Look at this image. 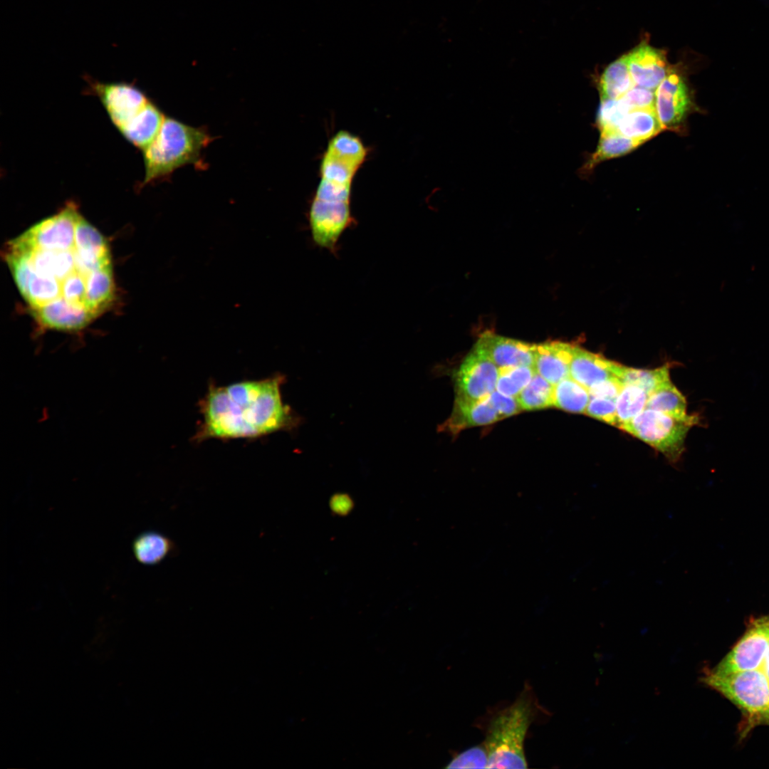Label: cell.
Returning a JSON list of instances; mask_svg holds the SVG:
<instances>
[{"label":"cell","instance_id":"6da1fadb","mask_svg":"<svg viewBox=\"0 0 769 769\" xmlns=\"http://www.w3.org/2000/svg\"><path fill=\"white\" fill-rule=\"evenodd\" d=\"M3 256L30 313L45 330H82L114 301L108 241L73 202L8 241Z\"/></svg>","mask_w":769,"mask_h":769},{"label":"cell","instance_id":"7a4b0ae2","mask_svg":"<svg viewBox=\"0 0 769 769\" xmlns=\"http://www.w3.org/2000/svg\"><path fill=\"white\" fill-rule=\"evenodd\" d=\"M285 376L276 374L228 385L210 384L199 400L194 440L256 439L295 429L300 418L282 399Z\"/></svg>","mask_w":769,"mask_h":769},{"label":"cell","instance_id":"3957f363","mask_svg":"<svg viewBox=\"0 0 769 769\" xmlns=\"http://www.w3.org/2000/svg\"><path fill=\"white\" fill-rule=\"evenodd\" d=\"M537 701L525 685L516 701L497 712L489 721L483 744L487 750V768H526L524 741L537 713Z\"/></svg>","mask_w":769,"mask_h":769},{"label":"cell","instance_id":"277c9868","mask_svg":"<svg viewBox=\"0 0 769 769\" xmlns=\"http://www.w3.org/2000/svg\"><path fill=\"white\" fill-rule=\"evenodd\" d=\"M211 141L205 130L165 117L155 140L142 150V184L164 179L185 165L200 164L202 152Z\"/></svg>","mask_w":769,"mask_h":769},{"label":"cell","instance_id":"5b68a950","mask_svg":"<svg viewBox=\"0 0 769 769\" xmlns=\"http://www.w3.org/2000/svg\"><path fill=\"white\" fill-rule=\"evenodd\" d=\"M351 188L352 184L320 178L308 212L312 239L318 246L335 252L340 236L353 224Z\"/></svg>","mask_w":769,"mask_h":769},{"label":"cell","instance_id":"8992f818","mask_svg":"<svg viewBox=\"0 0 769 769\" xmlns=\"http://www.w3.org/2000/svg\"><path fill=\"white\" fill-rule=\"evenodd\" d=\"M703 682L722 694L744 715V735L758 725H769V679L759 669L729 674L712 671Z\"/></svg>","mask_w":769,"mask_h":769},{"label":"cell","instance_id":"52a82bcc","mask_svg":"<svg viewBox=\"0 0 769 769\" xmlns=\"http://www.w3.org/2000/svg\"><path fill=\"white\" fill-rule=\"evenodd\" d=\"M698 417L679 419L662 412L645 408L621 429L649 444L668 459L677 461L684 450L689 429Z\"/></svg>","mask_w":769,"mask_h":769},{"label":"cell","instance_id":"ba28073f","mask_svg":"<svg viewBox=\"0 0 769 769\" xmlns=\"http://www.w3.org/2000/svg\"><path fill=\"white\" fill-rule=\"evenodd\" d=\"M655 110L663 130L684 133L690 114L701 112L685 73L672 68L655 90Z\"/></svg>","mask_w":769,"mask_h":769},{"label":"cell","instance_id":"9c48e42d","mask_svg":"<svg viewBox=\"0 0 769 769\" xmlns=\"http://www.w3.org/2000/svg\"><path fill=\"white\" fill-rule=\"evenodd\" d=\"M88 80L91 91L100 99L119 132L150 101L142 90L132 83Z\"/></svg>","mask_w":769,"mask_h":769},{"label":"cell","instance_id":"30bf717a","mask_svg":"<svg viewBox=\"0 0 769 769\" xmlns=\"http://www.w3.org/2000/svg\"><path fill=\"white\" fill-rule=\"evenodd\" d=\"M769 648V624L761 617L750 626L731 650L711 671L729 674L759 669Z\"/></svg>","mask_w":769,"mask_h":769},{"label":"cell","instance_id":"8fae6325","mask_svg":"<svg viewBox=\"0 0 769 769\" xmlns=\"http://www.w3.org/2000/svg\"><path fill=\"white\" fill-rule=\"evenodd\" d=\"M499 368L485 355L473 348L456 375V396L478 400L496 389Z\"/></svg>","mask_w":769,"mask_h":769},{"label":"cell","instance_id":"7c38bea8","mask_svg":"<svg viewBox=\"0 0 769 769\" xmlns=\"http://www.w3.org/2000/svg\"><path fill=\"white\" fill-rule=\"evenodd\" d=\"M626 56L634 85L655 91L672 70L666 53L642 43Z\"/></svg>","mask_w":769,"mask_h":769},{"label":"cell","instance_id":"4fadbf2b","mask_svg":"<svg viewBox=\"0 0 769 769\" xmlns=\"http://www.w3.org/2000/svg\"><path fill=\"white\" fill-rule=\"evenodd\" d=\"M474 348L488 357L498 368L534 365L535 344L486 332L479 337Z\"/></svg>","mask_w":769,"mask_h":769},{"label":"cell","instance_id":"5bb4252c","mask_svg":"<svg viewBox=\"0 0 769 769\" xmlns=\"http://www.w3.org/2000/svg\"><path fill=\"white\" fill-rule=\"evenodd\" d=\"M488 396L478 400L456 397L450 417L439 429L458 434L466 428L491 424L501 420Z\"/></svg>","mask_w":769,"mask_h":769},{"label":"cell","instance_id":"9a60e30c","mask_svg":"<svg viewBox=\"0 0 769 769\" xmlns=\"http://www.w3.org/2000/svg\"><path fill=\"white\" fill-rule=\"evenodd\" d=\"M572 345L558 341L535 345L536 372L553 385L569 377Z\"/></svg>","mask_w":769,"mask_h":769},{"label":"cell","instance_id":"2e32d148","mask_svg":"<svg viewBox=\"0 0 769 769\" xmlns=\"http://www.w3.org/2000/svg\"><path fill=\"white\" fill-rule=\"evenodd\" d=\"M614 362L572 345L570 377L587 389L595 384L614 377Z\"/></svg>","mask_w":769,"mask_h":769},{"label":"cell","instance_id":"e0dca14e","mask_svg":"<svg viewBox=\"0 0 769 769\" xmlns=\"http://www.w3.org/2000/svg\"><path fill=\"white\" fill-rule=\"evenodd\" d=\"M165 117L161 110L150 101L120 132L127 142L142 151L155 140Z\"/></svg>","mask_w":769,"mask_h":769},{"label":"cell","instance_id":"ac0fdd59","mask_svg":"<svg viewBox=\"0 0 769 769\" xmlns=\"http://www.w3.org/2000/svg\"><path fill=\"white\" fill-rule=\"evenodd\" d=\"M617 130L625 137L642 143L663 130L655 108L629 111L622 120Z\"/></svg>","mask_w":769,"mask_h":769},{"label":"cell","instance_id":"d6986e66","mask_svg":"<svg viewBox=\"0 0 769 769\" xmlns=\"http://www.w3.org/2000/svg\"><path fill=\"white\" fill-rule=\"evenodd\" d=\"M600 132L596 151L582 168V172L586 174L604 160L626 155L642 144L639 141L624 136L617 130H605Z\"/></svg>","mask_w":769,"mask_h":769},{"label":"cell","instance_id":"ffe728a7","mask_svg":"<svg viewBox=\"0 0 769 769\" xmlns=\"http://www.w3.org/2000/svg\"><path fill=\"white\" fill-rule=\"evenodd\" d=\"M174 543L166 535L156 531L138 535L132 543L137 560L146 565L160 563L174 551Z\"/></svg>","mask_w":769,"mask_h":769},{"label":"cell","instance_id":"44dd1931","mask_svg":"<svg viewBox=\"0 0 769 769\" xmlns=\"http://www.w3.org/2000/svg\"><path fill=\"white\" fill-rule=\"evenodd\" d=\"M598 85L601 100L619 99L634 86L625 55L605 69Z\"/></svg>","mask_w":769,"mask_h":769},{"label":"cell","instance_id":"7402d4cb","mask_svg":"<svg viewBox=\"0 0 769 769\" xmlns=\"http://www.w3.org/2000/svg\"><path fill=\"white\" fill-rule=\"evenodd\" d=\"M612 372L623 384L637 385L642 388L648 395L671 382L667 366L654 370H642L614 362Z\"/></svg>","mask_w":769,"mask_h":769},{"label":"cell","instance_id":"603a6c76","mask_svg":"<svg viewBox=\"0 0 769 769\" xmlns=\"http://www.w3.org/2000/svg\"><path fill=\"white\" fill-rule=\"evenodd\" d=\"M590 401L588 389L570 377L554 385L553 406L572 413H585Z\"/></svg>","mask_w":769,"mask_h":769},{"label":"cell","instance_id":"cb8c5ba5","mask_svg":"<svg viewBox=\"0 0 769 769\" xmlns=\"http://www.w3.org/2000/svg\"><path fill=\"white\" fill-rule=\"evenodd\" d=\"M646 408L662 412L683 419L694 417V415L687 414L685 397L671 382L661 386L649 395Z\"/></svg>","mask_w":769,"mask_h":769},{"label":"cell","instance_id":"d4e9b609","mask_svg":"<svg viewBox=\"0 0 769 769\" xmlns=\"http://www.w3.org/2000/svg\"><path fill=\"white\" fill-rule=\"evenodd\" d=\"M649 395L641 387L623 384L616 400L617 427L622 429L646 408Z\"/></svg>","mask_w":769,"mask_h":769},{"label":"cell","instance_id":"484cf974","mask_svg":"<svg viewBox=\"0 0 769 769\" xmlns=\"http://www.w3.org/2000/svg\"><path fill=\"white\" fill-rule=\"evenodd\" d=\"M553 392L554 385L536 372L516 399L521 410H539L553 406Z\"/></svg>","mask_w":769,"mask_h":769},{"label":"cell","instance_id":"4316f807","mask_svg":"<svg viewBox=\"0 0 769 769\" xmlns=\"http://www.w3.org/2000/svg\"><path fill=\"white\" fill-rule=\"evenodd\" d=\"M536 371L533 366H514L499 368L496 390L516 397L530 382Z\"/></svg>","mask_w":769,"mask_h":769},{"label":"cell","instance_id":"83f0119b","mask_svg":"<svg viewBox=\"0 0 769 769\" xmlns=\"http://www.w3.org/2000/svg\"><path fill=\"white\" fill-rule=\"evenodd\" d=\"M629 112L619 99L601 100L597 115V126L600 132L617 130L620 122Z\"/></svg>","mask_w":769,"mask_h":769},{"label":"cell","instance_id":"f1b7e54d","mask_svg":"<svg viewBox=\"0 0 769 769\" xmlns=\"http://www.w3.org/2000/svg\"><path fill=\"white\" fill-rule=\"evenodd\" d=\"M488 755L482 745L471 747L457 754L446 766V768H487Z\"/></svg>","mask_w":769,"mask_h":769},{"label":"cell","instance_id":"f546056e","mask_svg":"<svg viewBox=\"0 0 769 769\" xmlns=\"http://www.w3.org/2000/svg\"><path fill=\"white\" fill-rule=\"evenodd\" d=\"M585 414L613 426H617L616 400L590 397Z\"/></svg>","mask_w":769,"mask_h":769},{"label":"cell","instance_id":"4dcf8cb0","mask_svg":"<svg viewBox=\"0 0 769 769\" xmlns=\"http://www.w3.org/2000/svg\"><path fill=\"white\" fill-rule=\"evenodd\" d=\"M629 110L655 108V91L634 85L619 98Z\"/></svg>","mask_w":769,"mask_h":769},{"label":"cell","instance_id":"1f68e13d","mask_svg":"<svg viewBox=\"0 0 769 769\" xmlns=\"http://www.w3.org/2000/svg\"><path fill=\"white\" fill-rule=\"evenodd\" d=\"M488 399L501 419L517 414L521 411L516 397L503 394L497 390L488 396Z\"/></svg>","mask_w":769,"mask_h":769},{"label":"cell","instance_id":"d6a6232c","mask_svg":"<svg viewBox=\"0 0 769 769\" xmlns=\"http://www.w3.org/2000/svg\"><path fill=\"white\" fill-rule=\"evenodd\" d=\"M623 383L616 377L595 384L588 389L590 397H605L617 400Z\"/></svg>","mask_w":769,"mask_h":769},{"label":"cell","instance_id":"836d02e7","mask_svg":"<svg viewBox=\"0 0 769 769\" xmlns=\"http://www.w3.org/2000/svg\"><path fill=\"white\" fill-rule=\"evenodd\" d=\"M760 669L766 675V676L769 679V648L765 655Z\"/></svg>","mask_w":769,"mask_h":769},{"label":"cell","instance_id":"e575fe53","mask_svg":"<svg viewBox=\"0 0 769 769\" xmlns=\"http://www.w3.org/2000/svg\"><path fill=\"white\" fill-rule=\"evenodd\" d=\"M767 624H769V616L761 617Z\"/></svg>","mask_w":769,"mask_h":769}]
</instances>
